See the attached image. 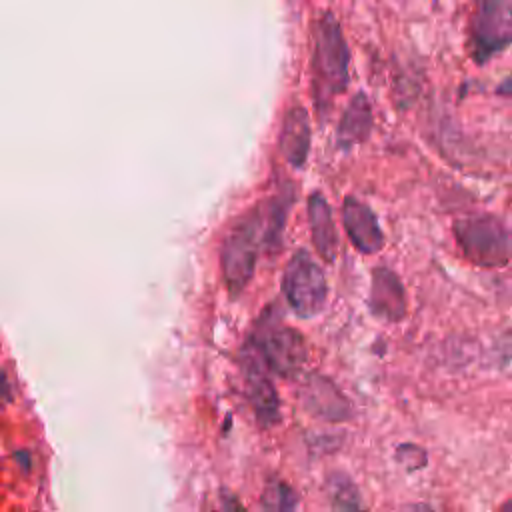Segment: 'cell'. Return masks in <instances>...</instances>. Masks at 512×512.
<instances>
[{
    "mask_svg": "<svg viewBox=\"0 0 512 512\" xmlns=\"http://www.w3.org/2000/svg\"><path fill=\"white\" fill-rule=\"evenodd\" d=\"M270 250V228L266 204L250 208L238 218V222L228 230L222 252L220 268L226 290L236 296L240 294L254 274L260 248Z\"/></svg>",
    "mask_w": 512,
    "mask_h": 512,
    "instance_id": "cell-1",
    "label": "cell"
},
{
    "mask_svg": "<svg viewBox=\"0 0 512 512\" xmlns=\"http://www.w3.org/2000/svg\"><path fill=\"white\" fill-rule=\"evenodd\" d=\"M350 50L342 28L332 12H322L314 24L312 84L318 112L326 114L330 102L348 86Z\"/></svg>",
    "mask_w": 512,
    "mask_h": 512,
    "instance_id": "cell-2",
    "label": "cell"
},
{
    "mask_svg": "<svg viewBox=\"0 0 512 512\" xmlns=\"http://www.w3.org/2000/svg\"><path fill=\"white\" fill-rule=\"evenodd\" d=\"M464 258L480 268H502L512 260V232L494 214H470L452 226Z\"/></svg>",
    "mask_w": 512,
    "mask_h": 512,
    "instance_id": "cell-3",
    "label": "cell"
},
{
    "mask_svg": "<svg viewBox=\"0 0 512 512\" xmlns=\"http://www.w3.org/2000/svg\"><path fill=\"white\" fill-rule=\"evenodd\" d=\"M250 346L260 354L270 372L294 376L306 362V344L298 330L286 326L274 308H268L256 322Z\"/></svg>",
    "mask_w": 512,
    "mask_h": 512,
    "instance_id": "cell-4",
    "label": "cell"
},
{
    "mask_svg": "<svg viewBox=\"0 0 512 512\" xmlns=\"http://www.w3.org/2000/svg\"><path fill=\"white\" fill-rule=\"evenodd\" d=\"M512 44V2L484 0L476 4L468 24V50L482 66Z\"/></svg>",
    "mask_w": 512,
    "mask_h": 512,
    "instance_id": "cell-5",
    "label": "cell"
},
{
    "mask_svg": "<svg viewBox=\"0 0 512 512\" xmlns=\"http://www.w3.org/2000/svg\"><path fill=\"white\" fill-rule=\"evenodd\" d=\"M282 292L292 312L300 318H312L324 308L328 294L326 278L308 252L298 250L286 264Z\"/></svg>",
    "mask_w": 512,
    "mask_h": 512,
    "instance_id": "cell-6",
    "label": "cell"
},
{
    "mask_svg": "<svg viewBox=\"0 0 512 512\" xmlns=\"http://www.w3.org/2000/svg\"><path fill=\"white\" fill-rule=\"evenodd\" d=\"M242 368L246 382V398L262 426H272L280 420V398L272 382V372L260 354L248 344L242 350Z\"/></svg>",
    "mask_w": 512,
    "mask_h": 512,
    "instance_id": "cell-7",
    "label": "cell"
},
{
    "mask_svg": "<svg viewBox=\"0 0 512 512\" xmlns=\"http://www.w3.org/2000/svg\"><path fill=\"white\" fill-rule=\"evenodd\" d=\"M368 306L376 318L386 322H400L406 316V292L390 268L376 266L372 270Z\"/></svg>",
    "mask_w": 512,
    "mask_h": 512,
    "instance_id": "cell-8",
    "label": "cell"
},
{
    "mask_svg": "<svg viewBox=\"0 0 512 512\" xmlns=\"http://www.w3.org/2000/svg\"><path fill=\"white\" fill-rule=\"evenodd\" d=\"M342 224L356 250L364 254H374L384 246V234L380 230L378 218L374 216L370 206L354 196L344 198Z\"/></svg>",
    "mask_w": 512,
    "mask_h": 512,
    "instance_id": "cell-9",
    "label": "cell"
},
{
    "mask_svg": "<svg viewBox=\"0 0 512 512\" xmlns=\"http://www.w3.org/2000/svg\"><path fill=\"white\" fill-rule=\"evenodd\" d=\"M310 118L308 112L294 104L292 108L286 110L282 128H280V152L284 160L294 166L302 168L306 164L308 152H310Z\"/></svg>",
    "mask_w": 512,
    "mask_h": 512,
    "instance_id": "cell-10",
    "label": "cell"
},
{
    "mask_svg": "<svg viewBox=\"0 0 512 512\" xmlns=\"http://www.w3.org/2000/svg\"><path fill=\"white\" fill-rule=\"evenodd\" d=\"M302 402L312 414L324 420H344L350 416V406L346 398L330 380L322 376H312L306 382Z\"/></svg>",
    "mask_w": 512,
    "mask_h": 512,
    "instance_id": "cell-11",
    "label": "cell"
},
{
    "mask_svg": "<svg viewBox=\"0 0 512 512\" xmlns=\"http://www.w3.org/2000/svg\"><path fill=\"white\" fill-rule=\"evenodd\" d=\"M308 220H310L312 242L318 254L326 262H332L338 250V234H336L330 204L320 192H312L308 196Z\"/></svg>",
    "mask_w": 512,
    "mask_h": 512,
    "instance_id": "cell-12",
    "label": "cell"
},
{
    "mask_svg": "<svg viewBox=\"0 0 512 512\" xmlns=\"http://www.w3.org/2000/svg\"><path fill=\"white\" fill-rule=\"evenodd\" d=\"M370 128H372V108L366 94L358 92L342 112L338 132H336V142L342 148H350L366 140L370 134Z\"/></svg>",
    "mask_w": 512,
    "mask_h": 512,
    "instance_id": "cell-13",
    "label": "cell"
},
{
    "mask_svg": "<svg viewBox=\"0 0 512 512\" xmlns=\"http://www.w3.org/2000/svg\"><path fill=\"white\" fill-rule=\"evenodd\" d=\"M326 486L332 512H366L354 480L344 472L330 474Z\"/></svg>",
    "mask_w": 512,
    "mask_h": 512,
    "instance_id": "cell-14",
    "label": "cell"
},
{
    "mask_svg": "<svg viewBox=\"0 0 512 512\" xmlns=\"http://www.w3.org/2000/svg\"><path fill=\"white\" fill-rule=\"evenodd\" d=\"M298 494L280 478H270L260 498V512H296Z\"/></svg>",
    "mask_w": 512,
    "mask_h": 512,
    "instance_id": "cell-15",
    "label": "cell"
},
{
    "mask_svg": "<svg viewBox=\"0 0 512 512\" xmlns=\"http://www.w3.org/2000/svg\"><path fill=\"white\" fill-rule=\"evenodd\" d=\"M396 460L410 472L426 466V452L416 444H400L396 448Z\"/></svg>",
    "mask_w": 512,
    "mask_h": 512,
    "instance_id": "cell-16",
    "label": "cell"
},
{
    "mask_svg": "<svg viewBox=\"0 0 512 512\" xmlns=\"http://www.w3.org/2000/svg\"><path fill=\"white\" fill-rule=\"evenodd\" d=\"M494 354L500 366H510L512 364V324L506 326L494 342Z\"/></svg>",
    "mask_w": 512,
    "mask_h": 512,
    "instance_id": "cell-17",
    "label": "cell"
},
{
    "mask_svg": "<svg viewBox=\"0 0 512 512\" xmlns=\"http://www.w3.org/2000/svg\"><path fill=\"white\" fill-rule=\"evenodd\" d=\"M222 500H224L228 512H246V508L236 500V496H232V494L226 492V490H222Z\"/></svg>",
    "mask_w": 512,
    "mask_h": 512,
    "instance_id": "cell-18",
    "label": "cell"
},
{
    "mask_svg": "<svg viewBox=\"0 0 512 512\" xmlns=\"http://www.w3.org/2000/svg\"><path fill=\"white\" fill-rule=\"evenodd\" d=\"M496 94L498 96H506V98H512V72L496 86Z\"/></svg>",
    "mask_w": 512,
    "mask_h": 512,
    "instance_id": "cell-19",
    "label": "cell"
},
{
    "mask_svg": "<svg viewBox=\"0 0 512 512\" xmlns=\"http://www.w3.org/2000/svg\"><path fill=\"white\" fill-rule=\"evenodd\" d=\"M400 512H442V510H436L434 506L424 502H416V504H406Z\"/></svg>",
    "mask_w": 512,
    "mask_h": 512,
    "instance_id": "cell-20",
    "label": "cell"
},
{
    "mask_svg": "<svg viewBox=\"0 0 512 512\" xmlns=\"http://www.w3.org/2000/svg\"><path fill=\"white\" fill-rule=\"evenodd\" d=\"M498 512H512V498H508V500H504L502 502V506H500V510Z\"/></svg>",
    "mask_w": 512,
    "mask_h": 512,
    "instance_id": "cell-21",
    "label": "cell"
}]
</instances>
